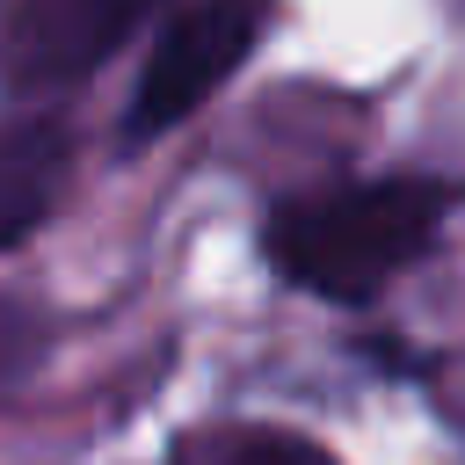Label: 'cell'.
I'll return each instance as SVG.
<instances>
[{
  "label": "cell",
  "instance_id": "obj_1",
  "mask_svg": "<svg viewBox=\"0 0 465 465\" xmlns=\"http://www.w3.org/2000/svg\"><path fill=\"white\" fill-rule=\"evenodd\" d=\"M450 203H458V189L429 182V174H385V182L291 196V203L269 211L262 254L283 283H298L312 298H334V305H363L407 262H421L436 247Z\"/></svg>",
  "mask_w": 465,
  "mask_h": 465
},
{
  "label": "cell",
  "instance_id": "obj_2",
  "mask_svg": "<svg viewBox=\"0 0 465 465\" xmlns=\"http://www.w3.org/2000/svg\"><path fill=\"white\" fill-rule=\"evenodd\" d=\"M269 29V0H189L174 7V22L153 36L145 65H138V87L124 102V145H153L167 138L174 124H189L262 44Z\"/></svg>",
  "mask_w": 465,
  "mask_h": 465
},
{
  "label": "cell",
  "instance_id": "obj_3",
  "mask_svg": "<svg viewBox=\"0 0 465 465\" xmlns=\"http://www.w3.org/2000/svg\"><path fill=\"white\" fill-rule=\"evenodd\" d=\"M153 0H22L0 29V87L7 94H58L87 80L138 22Z\"/></svg>",
  "mask_w": 465,
  "mask_h": 465
},
{
  "label": "cell",
  "instance_id": "obj_4",
  "mask_svg": "<svg viewBox=\"0 0 465 465\" xmlns=\"http://www.w3.org/2000/svg\"><path fill=\"white\" fill-rule=\"evenodd\" d=\"M73 174V124L51 109L0 116V247H22Z\"/></svg>",
  "mask_w": 465,
  "mask_h": 465
},
{
  "label": "cell",
  "instance_id": "obj_5",
  "mask_svg": "<svg viewBox=\"0 0 465 465\" xmlns=\"http://www.w3.org/2000/svg\"><path fill=\"white\" fill-rule=\"evenodd\" d=\"M174 465H334V450H320L298 429H269V421H218L203 436H189L174 450Z\"/></svg>",
  "mask_w": 465,
  "mask_h": 465
},
{
  "label": "cell",
  "instance_id": "obj_6",
  "mask_svg": "<svg viewBox=\"0 0 465 465\" xmlns=\"http://www.w3.org/2000/svg\"><path fill=\"white\" fill-rule=\"evenodd\" d=\"M44 356H51V312L29 298H0V400L29 385Z\"/></svg>",
  "mask_w": 465,
  "mask_h": 465
}]
</instances>
